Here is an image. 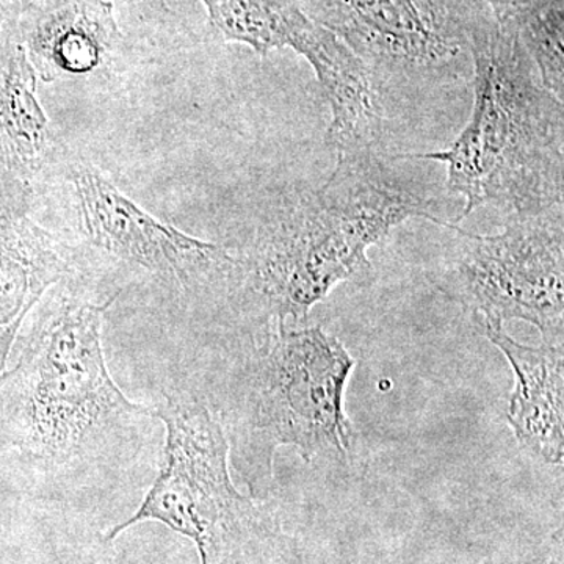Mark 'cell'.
Wrapping results in <instances>:
<instances>
[{
  "label": "cell",
  "instance_id": "8992f818",
  "mask_svg": "<svg viewBox=\"0 0 564 564\" xmlns=\"http://www.w3.org/2000/svg\"><path fill=\"white\" fill-rule=\"evenodd\" d=\"M437 269V289L469 314L478 333L530 323L543 344L564 345V207L511 217L502 232L458 225Z\"/></svg>",
  "mask_w": 564,
  "mask_h": 564
},
{
  "label": "cell",
  "instance_id": "4fadbf2b",
  "mask_svg": "<svg viewBox=\"0 0 564 564\" xmlns=\"http://www.w3.org/2000/svg\"><path fill=\"white\" fill-rule=\"evenodd\" d=\"M513 367L514 389L507 421L522 451L541 462L564 458V347L516 343L503 329L480 333Z\"/></svg>",
  "mask_w": 564,
  "mask_h": 564
},
{
  "label": "cell",
  "instance_id": "52a82bcc",
  "mask_svg": "<svg viewBox=\"0 0 564 564\" xmlns=\"http://www.w3.org/2000/svg\"><path fill=\"white\" fill-rule=\"evenodd\" d=\"M311 20L337 36L377 85L445 82L466 69L485 0H303Z\"/></svg>",
  "mask_w": 564,
  "mask_h": 564
},
{
  "label": "cell",
  "instance_id": "ba28073f",
  "mask_svg": "<svg viewBox=\"0 0 564 564\" xmlns=\"http://www.w3.org/2000/svg\"><path fill=\"white\" fill-rule=\"evenodd\" d=\"M68 177L85 239L131 265L196 295L234 289L236 258L226 248L196 239L141 209L93 163L69 161Z\"/></svg>",
  "mask_w": 564,
  "mask_h": 564
},
{
  "label": "cell",
  "instance_id": "9c48e42d",
  "mask_svg": "<svg viewBox=\"0 0 564 564\" xmlns=\"http://www.w3.org/2000/svg\"><path fill=\"white\" fill-rule=\"evenodd\" d=\"M212 28L226 41L258 54L291 47L314 69L326 101L337 106L358 98L369 70L347 46L311 20L303 0H202Z\"/></svg>",
  "mask_w": 564,
  "mask_h": 564
},
{
  "label": "cell",
  "instance_id": "8fae6325",
  "mask_svg": "<svg viewBox=\"0 0 564 564\" xmlns=\"http://www.w3.org/2000/svg\"><path fill=\"white\" fill-rule=\"evenodd\" d=\"M69 273L54 237L33 220L29 193L0 185V375L25 317Z\"/></svg>",
  "mask_w": 564,
  "mask_h": 564
},
{
  "label": "cell",
  "instance_id": "9a60e30c",
  "mask_svg": "<svg viewBox=\"0 0 564 564\" xmlns=\"http://www.w3.org/2000/svg\"><path fill=\"white\" fill-rule=\"evenodd\" d=\"M32 2L33 0H0V31L20 20L22 11Z\"/></svg>",
  "mask_w": 564,
  "mask_h": 564
},
{
  "label": "cell",
  "instance_id": "5b68a950",
  "mask_svg": "<svg viewBox=\"0 0 564 564\" xmlns=\"http://www.w3.org/2000/svg\"><path fill=\"white\" fill-rule=\"evenodd\" d=\"M154 411L166 432L158 477L139 510L104 541L161 522L196 545L202 564H270L276 525L234 486L218 414L198 397L170 393Z\"/></svg>",
  "mask_w": 564,
  "mask_h": 564
},
{
  "label": "cell",
  "instance_id": "5bb4252c",
  "mask_svg": "<svg viewBox=\"0 0 564 564\" xmlns=\"http://www.w3.org/2000/svg\"><path fill=\"white\" fill-rule=\"evenodd\" d=\"M492 20L522 44L564 31V0H485Z\"/></svg>",
  "mask_w": 564,
  "mask_h": 564
},
{
  "label": "cell",
  "instance_id": "3957f363",
  "mask_svg": "<svg viewBox=\"0 0 564 564\" xmlns=\"http://www.w3.org/2000/svg\"><path fill=\"white\" fill-rule=\"evenodd\" d=\"M474 107L447 150L408 154L443 163L462 217L492 206L511 217L564 204V101L545 87L514 32L491 14L470 35Z\"/></svg>",
  "mask_w": 564,
  "mask_h": 564
},
{
  "label": "cell",
  "instance_id": "7a4b0ae2",
  "mask_svg": "<svg viewBox=\"0 0 564 564\" xmlns=\"http://www.w3.org/2000/svg\"><path fill=\"white\" fill-rule=\"evenodd\" d=\"M58 285L17 366L0 375V444L54 477L131 459L158 419L121 392L107 366L102 322L118 293L96 302L73 282Z\"/></svg>",
  "mask_w": 564,
  "mask_h": 564
},
{
  "label": "cell",
  "instance_id": "30bf717a",
  "mask_svg": "<svg viewBox=\"0 0 564 564\" xmlns=\"http://www.w3.org/2000/svg\"><path fill=\"white\" fill-rule=\"evenodd\" d=\"M17 33L47 84L99 73L122 46L107 0H33L17 21Z\"/></svg>",
  "mask_w": 564,
  "mask_h": 564
},
{
  "label": "cell",
  "instance_id": "6da1fadb",
  "mask_svg": "<svg viewBox=\"0 0 564 564\" xmlns=\"http://www.w3.org/2000/svg\"><path fill=\"white\" fill-rule=\"evenodd\" d=\"M402 163V155L383 150L337 154L321 187L270 204L234 256L232 293L259 325H302L334 288L369 274L367 251L411 218L454 229Z\"/></svg>",
  "mask_w": 564,
  "mask_h": 564
},
{
  "label": "cell",
  "instance_id": "7c38bea8",
  "mask_svg": "<svg viewBox=\"0 0 564 564\" xmlns=\"http://www.w3.org/2000/svg\"><path fill=\"white\" fill-rule=\"evenodd\" d=\"M39 74L18 39L0 31V185L31 195L33 182L65 158L39 98Z\"/></svg>",
  "mask_w": 564,
  "mask_h": 564
},
{
  "label": "cell",
  "instance_id": "277c9868",
  "mask_svg": "<svg viewBox=\"0 0 564 564\" xmlns=\"http://www.w3.org/2000/svg\"><path fill=\"white\" fill-rule=\"evenodd\" d=\"M237 356L215 406L229 443V463L251 497L265 496L278 448L304 462L344 458L356 443L345 411L355 358L322 326L265 325Z\"/></svg>",
  "mask_w": 564,
  "mask_h": 564
}]
</instances>
